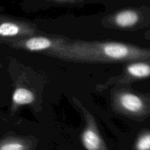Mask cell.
Listing matches in <instances>:
<instances>
[{
	"instance_id": "cell-1",
	"label": "cell",
	"mask_w": 150,
	"mask_h": 150,
	"mask_svg": "<svg viewBox=\"0 0 150 150\" xmlns=\"http://www.w3.org/2000/svg\"><path fill=\"white\" fill-rule=\"evenodd\" d=\"M45 55L65 61L86 63H127L149 60L150 48L112 41H72L65 40Z\"/></svg>"
},
{
	"instance_id": "cell-2",
	"label": "cell",
	"mask_w": 150,
	"mask_h": 150,
	"mask_svg": "<svg viewBox=\"0 0 150 150\" xmlns=\"http://www.w3.org/2000/svg\"><path fill=\"white\" fill-rule=\"evenodd\" d=\"M111 98L114 109L122 115L135 120L150 117V93L119 87L112 91Z\"/></svg>"
},
{
	"instance_id": "cell-3",
	"label": "cell",
	"mask_w": 150,
	"mask_h": 150,
	"mask_svg": "<svg viewBox=\"0 0 150 150\" xmlns=\"http://www.w3.org/2000/svg\"><path fill=\"white\" fill-rule=\"evenodd\" d=\"M150 77V59L137 60L127 62L121 75L108 79L105 83L99 85L98 89L102 91L108 86L129 84L133 82Z\"/></svg>"
},
{
	"instance_id": "cell-4",
	"label": "cell",
	"mask_w": 150,
	"mask_h": 150,
	"mask_svg": "<svg viewBox=\"0 0 150 150\" xmlns=\"http://www.w3.org/2000/svg\"><path fill=\"white\" fill-rule=\"evenodd\" d=\"M65 41V39L61 38L32 35L25 38L14 39L13 45L19 49L30 52H39L45 54L58 48Z\"/></svg>"
},
{
	"instance_id": "cell-5",
	"label": "cell",
	"mask_w": 150,
	"mask_h": 150,
	"mask_svg": "<svg viewBox=\"0 0 150 150\" xmlns=\"http://www.w3.org/2000/svg\"><path fill=\"white\" fill-rule=\"evenodd\" d=\"M148 8H125L114 12L108 16L109 23L120 29H132L139 26L145 19H148Z\"/></svg>"
},
{
	"instance_id": "cell-6",
	"label": "cell",
	"mask_w": 150,
	"mask_h": 150,
	"mask_svg": "<svg viewBox=\"0 0 150 150\" xmlns=\"http://www.w3.org/2000/svg\"><path fill=\"white\" fill-rule=\"evenodd\" d=\"M73 100L81 111L86 121V127L81 138L82 144L86 150H100L103 147V140L98 132L95 118L80 101L75 98H73Z\"/></svg>"
},
{
	"instance_id": "cell-7",
	"label": "cell",
	"mask_w": 150,
	"mask_h": 150,
	"mask_svg": "<svg viewBox=\"0 0 150 150\" xmlns=\"http://www.w3.org/2000/svg\"><path fill=\"white\" fill-rule=\"evenodd\" d=\"M36 100V96L33 91L24 86H18L14 90L12 96V103L15 108L30 105L34 103Z\"/></svg>"
},
{
	"instance_id": "cell-8",
	"label": "cell",
	"mask_w": 150,
	"mask_h": 150,
	"mask_svg": "<svg viewBox=\"0 0 150 150\" xmlns=\"http://www.w3.org/2000/svg\"><path fill=\"white\" fill-rule=\"evenodd\" d=\"M24 4L35 6H51V5H80L94 1L104 0H22Z\"/></svg>"
},
{
	"instance_id": "cell-9",
	"label": "cell",
	"mask_w": 150,
	"mask_h": 150,
	"mask_svg": "<svg viewBox=\"0 0 150 150\" xmlns=\"http://www.w3.org/2000/svg\"><path fill=\"white\" fill-rule=\"evenodd\" d=\"M136 147L137 150H150V133H145L138 139Z\"/></svg>"
},
{
	"instance_id": "cell-10",
	"label": "cell",
	"mask_w": 150,
	"mask_h": 150,
	"mask_svg": "<svg viewBox=\"0 0 150 150\" xmlns=\"http://www.w3.org/2000/svg\"><path fill=\"white\" fill-rule=\"evenodd\" d=\"M26 146L21 141H11L0 146V150H25Z\"/></svg>"
},
{
	"instance_id": "cell-11",
	"label": "cell",
	"mask_w": 150,
	"mask_h": 150,
	"mask_svg": "<svg viewBox=\"0 0 150 150\" xmlns=\"http://www.w3.org/2000/svg\"><path fill=\"white\" fill-rule=\"evenodd\" d=\"M149 34H150V32H149Z\"/></svg>"
}]
</instances>
